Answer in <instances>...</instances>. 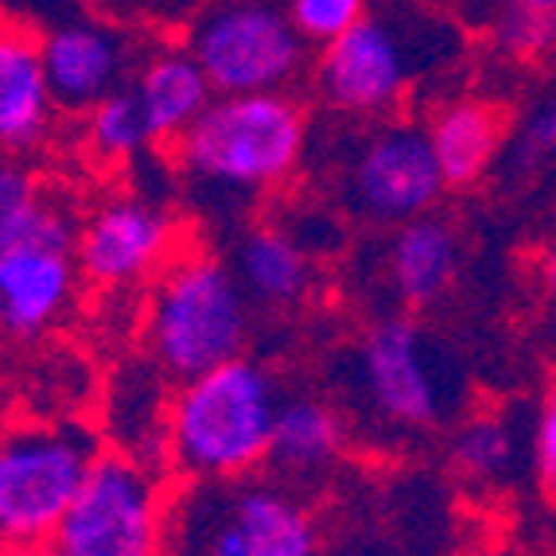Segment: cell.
Segmentation results:
<instances>
[{
	"label": "cell",
	"mask_w": 556,
	"mask_h": 556,
	"mask_svg": "<svg viewBox=\"0 0 556 556\" xmlns=\"http://www.w3.org/2000/svg\"><path fill=\"white\" fill-rule=\"evenodd\" d=\"M307 140L312 117L292 90L218 93L172 144V160L199 195L245 203L273 195L296 176Z\"/></svg>",
	"instance_id": "6da1fadb"
},
{
	"label": "cell",
	"mask_w": 556,
	"mask_h": 556,
	"mask_svg": "<svg viewBox=\"0 0 556 556\" xmlns=\"http://www.w3.org/2000/svg\"><path fill=\"white\" fill-rule=\"evenodd\" d=\"M280 401L277 378L245 354L179 381L167 408L172 471L187 482L253 479L261 464H269Z\"/></svg>",
	"instance_id": "7a4b0ae2"
},
{
	"label": "cell",
	"mask_w": 556,
	"mask_h": 556,
	"mask_svg": "<svg viewBox=\"0 0 556 556\" xmlns=\"http://www.w3.org/2000/svg\"><path fill=\"white\" fill-rule=\"evenodd\" d=\"M250 339V296L214 253H176L152 280L144 304V354L172 381L238 358Z\"/></svg>",
	"instance_id": "3957f363"
},
{
	"label": "cell",
	"mask_w": 556,
	"mask_h": 556,
	"mask_svg": "<svg viewBox=\"0 0 556 556\" xmlns=\"http://www.w3.org/2000/svg\"><path fill=\"white\" fill-rule=\"evenodd\" d=\"M428 24L401 9H370L331 43L316 47L312 86L346 121L397 117L413 83L428 71Z\"/></svg>",
	"instance_id": "277c9868"
},
{
	"label": "cell",
	"mask_w": 556,
	"mask_h": 556,
	"mask_svg": "<svg viewBox=\"0 0 556 556\" xmlns=\"http://www.w3.org/2000/svg\"><path fill=\"white\" fill-rule=\"evenodd\" d=\"M334 156V195L354 218L374 226H405L437 211L447 191L440 160L420 121H354Z\"/></svg>",
	"instance_id": "5b68a950"
},
{
	"label": "cell",
	"mask_w": 556,
	"mask_h": 556,
	"mask_svg": "<svg viewBox=\"0 0 556 556\" xmlns=\"http://www.w3.org/2000/svg\"><path fill=\"white\" fill-rule=\"evenodd\" d=\"M184 43L214 93L292 90L307 66V43L285 0H206L184 24Z\"/></svg>",
	"instance_id": "8992f818"
},
{
	"label": "cell",
	"mask_w": 556,
	"mask_h": 556,
	"mask_svg": "<svg viewBox=\"0 0 556 556\" xmlns=\"http://www.w3.org/2000/svg\"><path fill=\"white\" fill-rule=\"evenodd\" d=\"M98 432L78 420L20 425L0 437V541H51L83 491Z\"/></svg>",
	"instance_id": "52a82bcc"
},
{
	"label": "cell",
	"mask_w": 556,
	"mask_h": 556,
	"mask_svg": "<svg viewBox=\"0 0 556 556\" xmlns=\"http://www.w3.org/2000/svg\"><path fill=\"white\" fill-rule=\"evenodd\" d=\"M167 498L160 471L121 452H102L59 521V556H164Z\"/></svg>",
	"instance_id": "ba28073f"
},
{
	"label": "cell",
	"mask_w": 556,
	"mask_h": 556,
	"mask_svg": "<svg viewBox=\"0 0 556 556\" xmlns=\"http://www.w3.org/2000/svg\"><path fill=\"white\" fill-rule=\"evenodd\" d=\"M78 218L47 191L28 233L0 253V331L9 339H39L59 327L78 296Z\"/></svg>",
	"instance_id": "9c48e42d"
},
{
	"label": "cell",
	"mask_w": 556,
	"mask_h": 556,
	"mask_svg": "<svg viewBox=\"0 0 556 556\" xmlns=\"http://www.w3.org/2000/svg\"><path fill=\"white\" fill-rule=\"evenodd\" d=\"M354 390L381 425L425 432L447 417L452 378L413 319H381L354 351Z\"/></svg>",
	"instance_id": "30bf717a"
},
{
	"label": "cell",
	"mask_w": 556,
	"mask_h": 556,
	"mask_svg": "<svg viewBox=\"0 0 556 556\" xmlns=\"http://www.w3.org/2000/svg\"><path fill=\"white\" fill-rule=\"evenodd\" d=\"M39 55H43L55 105L63 113L83 117L90 105L132 83L144 43L129 24H121L98 9H78L39 28Z\"/></svg>",
	"instance_id": "8fae6325"
},
{
	"label": "cell",
	"mask_w": 556,
	"mask_h": 556,
	"mask_svg": "<svg viewBox=\"0 0 556 556\" xmlns=\"http://www.w3.org/2000/svg\"><path fill=\"white\" fill-rule=\"evenodd\" d=\"M176 253L179 223L156 199L110 195L78 218V265L98 288L156 280Z\"/></svg>",
	"instance_id": "7c38bea8"
},
{
	"label": "cell",
	"mask_w": 556,
	"mask_h": 556,
	"mask_svg": "<svg viewBox=\"0 0 556 556\" xmlns=\"http://www.w3.org/2000/svg\"><path fill=\"white\" fill-rule=\"evenodd\" d=\"M59 113L39 55V31L0 12V156L39 152L55 137Z\"/></svg>",
	"instance_id": "4fadbf2b"
},
{
	"label": "cell",
	"mask_w": 556,
	"mask_h": 556,
	"mask_svg": "<svg viewBox=\"0 0 556 556\" xmlns=\"http://www.w3.org/2000/svg\"><path fill=\"white\" fill-rule=\"evenodd\" d=\"M129 90L137 93L140 113L149 121V137L156 149H172L203 117L206 105L218 98L206 71L187 51L184 39H160V43L144 47Z\"/></svg>",
	"instance_id": "5bb4252c"
},
{
	"label": "cell",
	"mask_w": 556,
	"mask_h": 556,
	"mask_svg": "<svg viewBox=\"0 0 556 556\" xmlns=\"http://www.w3.org/2000/svg\"><path fill=\"white\" fill-rule=\"evenodd\" d=\"M167 374L152 358H132L117 366L105 386L102 428L113 452L129 455L152 471H167V408L172 393L164 390Z\"/></svg>",
	"instance_id": "9a60e30c"
},
{
	"label": "cell",
	"mask_w": 556,
	"mask_h": 556,
	"mask_svg": "<svg viewBox=\"0 0 556 556\" xmlns=\"http://www.w3.org/2000/svg\"><path fill=\"white\" fill-rule=\"evenodd\" d=\"M459 273V233L440 214H425L397 226L386 250V277L393 296L408 307H432L444 300Z\"/></svg>",
	"instance_id": "2e32d148"
},
{
	"label": "cell",
	"mask_w": 556,
	"mask_h": 556,
	"mask_svg": "<svg viewBox=\"0 0 556 556\" xmlns=\"http://www.w3.org/2000/svg\"><path fill=\"white\" fill-rule=\"evenodd\" d=\"M425 129L447 187H475L506 149V113L486 98H447Z\"/></svg>",
	"instance_id": "e0dca14e"
},
{
	"label": "cell",
	"mask_w": 556,
	"mask_h": 556,
	"mask_svg": "<svg viewBox=\"0 0 556 556\" xmlns=\"http://www.w3.org/2000/svg\"><path fill=\"white\" fill-rule=\"evenodd\" d=\"M245 296L269 307H296L312 292V250L285 226H253L233 250Z\"/></svg>",
	"instance_id": "ac0fdd59"
},
{
	"label": "cell",
	"mask_w": 556,
	"mask_h": 556,
	"mask_svg": "<svg viewBox=\"0 0 556 556\" xmlns=\"http://www.w3.org/2000/svg\"><path fill=\"white\" fill-rule=\"evenodd\" d=\"M233 514L250 556H319V526L307 506L277 482H230Z\"/></svg>",
	"instance_id": "d6986e66"
},
{
	"label": "cell",
	"mask_w": 556,
	"mask_h": 556,
	"mask_svg": "<svg viewBox=\"0 0 556 556\" xmlns=\"http://www.w3.org/2000/svg\"><path fill=\"white\" fill-rule=\"evenodd\" d=\"M164 556H250L230 482H187L167 498Z\"/></svg>",
	"instance_id": "ffe728a7"
},
{
	"label": "cell",
	"mask_w": 556,
	"mask_h": 556,
	"mask_svg": "<svg viewBox=\"0 0 556 556\" xmlns=\"http://www.w3.org/2000/svg\"><path fill=\"white\" fill-rule=\"evenodd\" d=\"M343 452V420L327 401L292 393L280 401L273 425L269 464L285 479H312L324 475Z\"/></svg>",
	"instance_id": "44dd1931"
},
{
	"label": "cell",
	"mask_w": 556,
	"mask_h": 556,
	"mask_svg": "<svg viewBox=\"0 0 556 556\" xmlns=\"http://www.w3.org/2000/svg\"><path fill=\"white\" fill-rule=\"evenodd\" d=\"M83 140L86 152L102 164H132L149 149H156L149 137V121L129 86L83 113Z\"/></svg>",
	"instance_id": "7402d4cb"
},
{
	"label": "cell",
	"mask_w": 556,
	"mask_h": 556,
	"mask_svg": "<svg viewBox=\"0 0 556 556\" xmlns=\"http://www.w3.org/2000/svg\"><path fill=\"white\" fill-rule=\"evenodd\" d=\"M447 452L464 479H498L514 464V428L502 417H471L455 428Z\"/></svg>",
	"instance_id": "603a6c76"
},
{
	"label": "cell",
	"mask_w": 556,
	"mask_h": 556,
	"mask_svg": "<svg viewBox=\"0 0 556 556\" xmlns=\"http://www.w3.org/2000/svg\"><path fill=\"white\" fill-rule=\"evenodd\" d=\"M491 39L514 63H545L556 55V12L502 4L491 24Z\"/></svg>",
	"instance_id": "cb8c5ba5"
},
{
	"label": "cell",
	"mask_w": 556,
	"mask_h": 556,
	"mask_svg": "<svg viewBox=\"0 0 556 556\" xmlns=\"http://www.w3.org/2000/svg\"><path fill=\"white\" fill-rule=\"evenodd\" d=\"M43 199V184L28 164H20V156H0V253L28 233Z\"/></svg>",
	"instance_id": "d4e9b609"
},
{
	"label": "cell",
	"mask_w": 556,
	"mask_h": 556,
	"mask_svg": "<svg viewBox=\"0 0 556 556\" xmlns=\"http://www.w3.org/2000/svg\"><path fill=\"white\" fill-rule=\"evenodd\" d=\"M285 9L307 47H324L351 31L374 9V0H285Z\"/></svg>",
	"instance_id": "484cf974"
},
{
	"label": "cell",
	"mask_w": 556,
	"mask_h": 556,
	"mask_svg": "<svg viewBox=\"0 0 556 556\" xmlns=\"http://www.w3.org/2000/svg\"><path fill=\"white\" fill-rule=\"evenodd\" d=\"M206 0H93V9L129 24V28H184Z\"/></svg>",
	"instance_id": "4316f807"
},
{
	"label": "cell",
	"mask_w": 556,
	"mask_h": 556,
	"mask_svg": "<svg viewBox=\"0 0 556 556\" xmlns=\"http://www.w3.org/2000/svg\"><path fill=\"white\" fill-rule=\"evenodd\" d=\"M548 160H556V93L526 121V129L510 149V164L518 176H533Z\"/></svg>",
	"instance_id": "83f0119b"
},
{
	"label": "cell",
	"mask_w": 556,
	"mask_h": 556,
	"mask_svg": "<svg viewBox=\"0 0 556 556\" xmlns=\"http://www.w3.org/2000/svg\"><path fill=\"white\" fill-rule=\"evenodd\" d=\"M533 455H538V475L548 491L556 494V393L545 401L538 417V432H533Z\"/></svg>",
	"instance_id": "f1b7e54d"
},
{
	"label": "cell",
	"mask_w": 556,
	"mask_h": 556,
	"mask_svg": "<svg viewBox=\"0 0 556 556\" xmlns=\"http://www.w3.org/2000/svg\"><path fill=\"white\" fill-rule=\"evenodd\" d=\"M31 4H39L43 9V24L39 28H47L51 20L66 16V12H78V4H93V0H0V12L12 20H20V24H28V9Z\"/></svg>",
	"instance_id": "f546056e"
},
{
	"label": "cell",
	"mask_w": 556,
	"mask_h": 556,
	"mask_svg": "<svg viewBox=\"0 0 556 556\" xmlns=\"http://www.w3.org/2000/svg\"><path fill=\"white\" fill-rule=\"evenodd\" d=\"M0 556H59L51 541H0Z\"/></svg>",
	"instance_id": "4dcf8cb0"
},
{
	"label": "cell",
	"mask_w": 556,
	"mask_h": 556,
	"mask_svg": "<svg viewBox=\"0 0 556 556\" xmlns=\"http://www.w3.org/2000/svg\"><path fill=\"white\" fill-rule=\"evenodd\" d=\"M541 288H545L548 300L556 304V241L545 250V257H541Z\"/></svg>",
	"instance_id": "1f68e13d"
},
{
	"label": "cell",
	"mask_w": 556,
	"mask_h": 556,
	"mask_svg": "<svg viewBox=\"0 0 556 556\" xmlns=\"http://www.w3.org/2000/svg\"><path fill=\"white\" fill-rule=\"evenodd\" d=\"M502 4H526V9H548V12H556V0H502Z\"/></svg>",
	"instance_id": "d6a6232c"
}]
</instances>
